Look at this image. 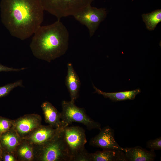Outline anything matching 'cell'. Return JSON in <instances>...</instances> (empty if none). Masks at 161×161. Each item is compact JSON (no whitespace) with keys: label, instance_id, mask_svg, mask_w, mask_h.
<instances>
[{"label":"cell","instance_id":"9a60e30c","mask_svg":"<svg viewBox=\"0 0 161 161\" xmlns=\"http://www.w3.org/2000/svg\"><path fill=\"white\" fill-rule=\"evenodd\" d=\"M21 139L12 127L11 129L0 135V141L2 148L5 151L14 154L16 149Z\"/></svg>","mask_w":161,"mask_h":161},{"label":"cell","instance_id":"5bb4252c","mask_svg":"<svg viewBox=\"0 0 161 161\" xmlns=\"http://www.w3.org/2000/svg\"><path fill=\"white\" fill-rule=\"evenodd\" d=\"M90 161H127L125 152L122 150L97 151L90 153Z\"/></svg>","mask_w":161,"mask_h":161},{"label":"cell","instance_id":"4fadbf2b","mask_svg":"<svg viewBox=\"0 0 161 161\" xmlns=\"http://www.w3.org/2000/svg\"><path fill=\"white\" fill-rule=\"evenodd\" d=\"M46 122L55 129L60 127L63 122L61 119V113L49 102H43L41 105Z\"/></svg>","mask_w":161,"mask_h":161},{"label":"cell","instance_id":"52a82bcc","mask_svg":"<svg viewBox=\"0 0 161 161\" xmlns=\"http://www.w3.org/2000/svg\"><path fill=\"white\" fill-rule=\"evenodd\" d=\"M106 9L98 8L90 5L73 16L76 20L87 27L91 37L106 18Z\"/></svg>","mask_w":161,"mask_h":161},{"label":"cell","instance_id":"8fae6325","mask_svg":"<svg viewBox=\"0 0 161 161\" xmlns=\"http://www.w3.org/2000/svg\"><path fill=\"white\" fill-rule=\"evenodd\" d=\"M124 148L127 161H153L156 157L154 151H148L140 146Z\"/></svg>","mask_w":161,"mask_h":161},{"label":"cell","instance_id":"5b68a950","mask_svg":"<svg viewBox=\"0 0 161 161\" xmlns=\"http://www.w3.org/2000/svg\"><path fill=\"white\" fill-rule=\"evenodd\" d=\"M61 121L69 125L73 122L82 123L91 130L101 129L100 123L91 118L86 114L83 108L76 106L70 101L63 100L61 102Z\"/></svg>","mask_w":161,"mask_h":161},{"label":"cell","instance_id":"cb8c5ba5","mask_svg":"<svg viewBox=\"0 0 161 161\" xmlns=\"http://www.w3.org/2000/svg\"><path fill=\"white\" fill-rule=\"evenodd\" d=\"M3 156V160L4 161H16L17 160L14 154L10 153L5 151Z\"/></svg>","mask_w":161,"mask_h":161},{"label":"cell","instance_id":"8992f818","mask_svg":"<svg viewBox=\"0 0 161 161\" xmlns=\"http://www.w3.org/2000/svg\"><path fill=\"white\" fill-rule=\"evenodd\" d=\"M63 134L71 160L73 157L86 150L85 147L87 142L86 135L82 127L66 126L63 129Z\"/></svg>","mask_w":161,"mask_h":161},{"label":"cell","instance_id":"484cf974","mask_svg":"<svg viewBox=\"0 0 161 161\" xmlns=\"http://www.w3.org/2000/svg\"><path fill=\"white\" fill-rule=\"evenodd\" d=\"M2 160V156L0 154V161Z\"/></svg>","mask_w":161,"mask_h":161},{"label":"cell","instance_id":"3957f363","mask_svg":"<svg viewBox=\"0 0 161 161\" xmlns=\"http://www.w3.org/2000/svg\"><path fill=\"white\" fill-rule=\"evenodd\" d=\"M62 127L52 139L42 144L33 145L34 158L41 161H71Z\"/></svg>","mask_w":161,"mask_h":161},{"label":"cell","instance_id":"e0dca14e","mask_svg":"<svg viewBox=\"0 0 161 161\" xmlns=\"http://www.w3.org/2000/svg\"><path fill=\"white\" fill-rule=\"evenodd\" d=\"M14 155L17 160L30 161L34 160L33 145L26 140L22 139L16 149Z\"/></svg>","mask_w":161,"mask_h":161},{"label":"cell","instance_id":"d6986e66","mask_svg":"<svg viewBox=\"0 0 161 161\" xmlns=\"http://www.w3.org/2000/svg\"><path fill=\"white\" fill-rule=\"evenodd\" d=\"M23 81L22 80H18L14 83H10L0 87V97L7 95L15 88L18 86H22Z\"/></svg>","mask_w":161,"mask_h":161},{"label":"cell","instance_id":"6da1fadb","mask_svg":"<svg viewBox=\"0 0 161 161\" xmlns=\"http://www.w3.org/2000/svg\"><path fill=\"white\" fill-rule=\"evenodd\" d=\"M44 10L40 0H1L0 4L2 23L11 35L21 40L41 26Z\"/></svg>","mask_w":161,"mask_h":161},{"label":"cell","instance_id":"2e32d148","mask_svg":"<svg viewBox=\"0 0 161 161\" xmlns=\"http://www.w3.org/2000/svg\"><path fill=\"white\" fill-rule=\"evenodd\" d=\"M93 87L95 93L102 95L105 98H108L112 100L117 102L131 100L134 99L136 96L141 92V90L138 88L131 91H126L115 92H103L97 88L93 84Z\"/></svg>","mask_w":161,"mask_h":161},{"label":"cell","instance_id":"30bf717a","mask_svg":"<svg viewBox=\"0 0 161 161\" xmlns=\"http://www.w3.org/2000/svg\"><path fill=\"white\" fill-rule=\"evenodd\" d=\"M68 126L63 123L59 128L55 129L50 125H42L35 129L24 139L33 145L42 144L53 137L63 127Z\"/></svg>","mask_w":161,"mask_h":161},{"label":"cell","instance_id":"ffe728a7","mask_svg":"<svg viewBox=\"0 0 161 161\" xmlns=\"http://www.w3.org/2000/svg\"><path fill=\"white\" fill-rule=\"evenodd\" d=\"M13 120L0 118V135L9 130L13 126Z\"/></svg>","mask_w":161,"mask_h":161},{"label":"cell","instance_id":"7c38bea8","mask_svg":"<svg viewBox=\"0 0 161 161\" xmlns=\"http://www.w3.org/2000/svg\"><path fill=\"white\" fill-rule=\"evenodd\" d=\"M67 66V72L65 83L70 94V101L75 103L78 97L80 82L72 63H68Z\"/></svg>","mask_w":161,"mask_h":161},{"label":"cell","instance_id":"ac0fdd59","mask_svg":"<svg viewBox=\"0 0 161 161\" xmlns=\"http://www.w3.org/2000/svg\"><path fill=\"white\" fill-rule=\"evenodd\" d=\"M142 16L147 29L150 31L153 30L161 21V10L158 9L151 13L143 14Z\"/></svg>","mask_w":161,"mask_h":161},{"label":"cell","instance_id":"277c9868","mask_svg":"<svg viewBox=\"0 0 161 161\" xmlns=\"http://www.w3.org/2000/svg\"><path fill=\"white\" fill-rule=\"evenodd\" d=\"M44 10L58 19L72 16L91 5L94 0H40Z\"/></svg>","mask_w":161,"mask_h":161},{"label":"cell","instance_id":"d4e9b609","mask_svg":"<svg viewBox=\"0 0 161 161\" xmlns=\"http://www.w3.org/2000/svg\"><path fill=\"white\" fill-rule=\"evenodd\" d=\"M2 152H3L2 148V146L1 145V144L0 141V154L2 156Z\"/></svg>","mask_w":161,"mask_h":161},{"label":"cell","instance_id":"ba28073f","mask_svg":"<svg viewBox=\"0 0 161 161\" xmlns=\"http://www.w3.org/2000/svg\"><path fill=\"white\" fill-rule=\"evenodd\" d=\"M100 131L97 135L90 140V145L105 150L124 151L125 148L120 147L115 140L113 129L109 126H106Z\"/></svg>","mask_w":161,"mask_h":161},{"label":"cell","instance_id":"7402d4cb","mask_svg":"<svg viewBox=\"0 0 161 161\" xmlns=\"http://www.w3.org/2000/svg\"><path fill=\"white\" fill-rule=\"evenodd\" d=\"M90 153L86 150L73 157L71 161H90Z\"/></svg>","mask_w":161,"mask_h":161},{"label":"cell","instance_id":"9c48e42d","mask_svg":"<svg viewBox=\"0 0 161 161\" xmlns=\"http://www.w3.org/2000/svg\"><path fill=\"white\" fill-rule=\"evenodd\" d=\"M41 116L36 114H27L14 120L12 127L21 139L41 125Z\"/></svg>","mask_w":161,"mask_h":161},{"label":"cell","instance_id":"603a6c76","mask_svg":"<svg viewBox=\"0 0 161 161\" xmlns=\"http://www.w3.org/2000/svg\"><path fill=\"white\" fill-rule=\"evenodd\" d=\"M25 68L20 69L10 67L2 65L0 64V72H19L24 69Z\"/></svg>","mask_w":161,"mask_h":161},{"label":"cell","instance_id":"44dd1931","mask_svg":"<svg viewBox=\"0 0 161 161\" xmlns=\"http://www.w3.org/2000/svg\"><path fill=\"white\" fill-rule=\"evenodd\" d=\"M146 148L151 149V151L161 149V137H160L154 140H150L147 141L146 143Z\"/></svg>","mask_w":161,"mask_h":161},{"label":"cell","instance_id":"7a4b0ae2","mask_svg":"<svg viewBox=\"0 0 161 161\" xmlns=\"http://www.w3.org/2000/svg\"><path fill=\"white\" fill-rule=\"evenodd\" d=\"M33 35L30 47L38 59L50 62L64 55L68 49L69 33L60 19L41 26Z\"/></svg>","mask_w":161,"mask_h":161}]
</instances>
